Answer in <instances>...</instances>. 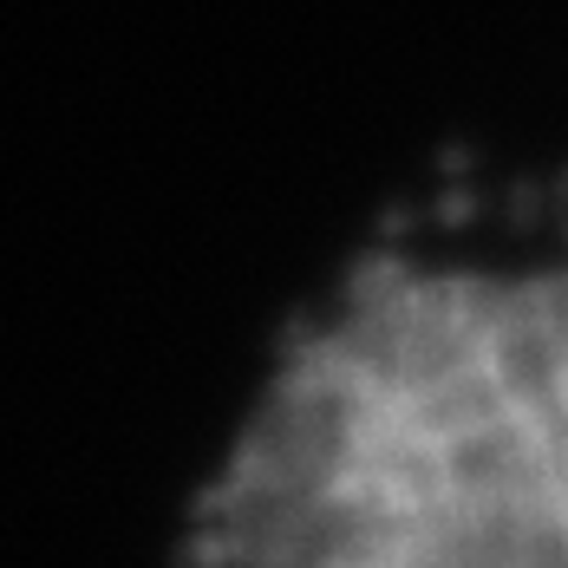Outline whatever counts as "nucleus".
I'll use <instances>...</instances> for the list:
<instances>
[{
	"mask_svg": "<svg viewBox=\"0 0 568 568\" xmlns=\"http://www.w3.org/2000/svg\"><path fill=\"white\" fill-rule=\"evenodd\" d=\"M171 568H568V158L438 176L294 294Z\"/></svg>",
	"mask_w": 568,
	"mask_h": 568,
	"instance_id": "1",
	"label": "nucleus"
}]
</instances>
